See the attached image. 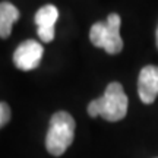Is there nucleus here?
<instances>
[{
    "instance_id": "obj_6",
    "label": "nucleus",
    "mask_w": 158,
    "mask_h": 158,
    "mask_svg": "<svg viewBox=\"0 0 158 158\" xmlns=\"http://www.w3.org/2000/svg\"><path fill=\"white\" fill-rule=\"evenodd\" d=\"M138 94L142 102L152 104L158 97V66L148 64L142 68L138 78Z\"/></svg>"
},
{
    "instance_id": "obj_1",
    "label": "nucleus",
    "mask_w": 158,
    "mask_h": 158,
    "mask_svg": "<svg viewBox=\"0 0 158 158\" xmlns=\"http://www.w3.org/2000/svg\"><path fill=\"white\" fill-rule=\"evenodd\" d=\"M127 95L118 82H110L104 95L95 98L88 104V114L91 117L101 116L108 122H118L127 114Z\"/></svg>"
},
{
    "instance_id": "obj_2",
    "label": "nucleus",
    "mask_w": 158,
    "mask_h": 158,
    "mask_svg": "<svg viewBox=\"0 0 158 158\" xmlns=\"http://www.w3.org/2000/svg\"><path fill=\"white\" fill-rule=\"evenodd\" d=\"M75 120L66 111H57L51 116L48 132L45 135V148L53 157L66 152L75 138Z\"/></svg>"
},
{
    "instance_id": "obj_4",
    "label": "nucleus",
    "mask_w": 158,
    "mask_h": 158,
    "mask_svg": "<svg viewBox=\"0 0 158 158\" xmlns=\"http://www.w3.org/2000/svg\"><path fill=\"white\" fill-rule=\"evenodd\" d=\"M44 54V47L35 40H27L16 47L13 53V63L19 70L28 72L38 68Z\"/></svg>"
},
{
    "instance_id": "obj_7",
    "label": "nucleus",
    "mask_w": 158,
    "mask_h": 158,
    "mask_svg": "<svg viewBox=\"0 0 158 158\" xmlns=\"http://www.w3.org/2000/svg\"><path fill=\"white\" fill-rule=\"evenodd\" d=\"M21 16L15 5L10 2H0V38H7L12 32L13 23Z\"/></svg>"
},
{
    "instance_id": "obj_3",
    "label": "nucleus",
    "mask_w": 158,
    "mask_h": 158,
    "mask_svg": "<svg viewBox=\"0 0 158 158\" xmlns=\"http://www.w3.org/2000/svg\"><path fill=\"white\" fill-rule=\"evenodd\" d=\"M120 23L122 19L117 13L108 15L106 22H95L89 29L91 43L104 48L108 54H117L123 48V40L120 37Z\"/></svg>"
},
{
    "instance_id": "obj_9",
    "label": "nucleus",
    "mask_w": 158,
    "mask_h": 158,
    "mask_svg": "<svg viewBox=\"0 0 158 158\" xmlns=\"http://www.w3.org/2000/svg\"><path fill=\"white\" fill-rule=\"evenodd\" d=\"M155 38H157V48H158V27H157V32H155Z\"/></svg>"
},
{
    "instance_id": "obj_5",
    "label": "nucleus",
    "mask_w": 158,
    "mask_h": 158,
    "mask_svg": "<svg viewBox=\"0 0 158 158\" xmlns=\"http://www.w3.org/2000/svg\"><path fill=\"white\" fill-rule=\"evenodd\" d=\"M59 18V10L54 5H44L40 7L35 13V25H37V32L43 43H51L54 40V25Z\"/></svg>"
},
{
    "instance_id": "obj_8",
    "label": "nucleus",
    "mask_w": 158,
    "mask_h": 158,
    "mask_svg": "<svg viewBox=\"0 0 158 158\" xmlns=\"http://www.w3.org/2000/svg\"><path fill=\"white\" fill-rule=\"evenodd\" d=\"M10 120V107L7 102H0V129Z\"/></svg>"
}]
</instances>
